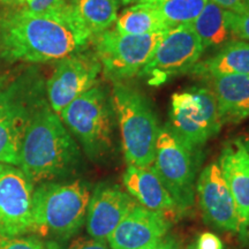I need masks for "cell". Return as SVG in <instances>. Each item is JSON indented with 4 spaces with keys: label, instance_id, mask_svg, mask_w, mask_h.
<instances>
[{
    "label": "cell",
    "instance_id": "17",
    "mask_svg": "<svg viewBox=\"0 0 249 249\" xmlns=\"http://www.w3.org/2000/svg\"><path fill=\"white\" fill-rule=\"evenodd\" d=\"M209 81L223 124H238L248 119L249 74L214 76Z\"/></svg>",
    "mask_w": 249,
    "mask_h": 249
},
{
    "label": "cell",
    "instance_id": "30",
    "mask_svg": "<svg viewBox=\"0 0 249 249\" xmlns=\"http://www.w3.org/2000/svg\"><path fill=\"white\" fill-rule=\"evenodd\" d=\"M142 249H181V244L174 236L166 235L161 240Z\"/></svg>",
    "mask_w": 249,
    "mask_h": 249
},
{
    "label": "cell",
    "instance_id": "27",
    "mask_svg": "<svg viewBox=\"0 0 249 249\" xmlns=\"http://www.w3.org/2000/svg\"><path fill=\"white\" fill-rule=\"evenodd\" d=\"M67 2V0H33L24 8L35 13H45V12L57 11Z\"/></svg>",
    "mask_w": 249,
    "mask_h": 249
},
{
    "label": "cell",
    "instance_id": "33",
    "mask_svg": "<svg viewBox=\"0 0 249 249\" xmlns=\"http://www.w3.org/2000/svg\"><path fill=\"white\" fill-rule=\"evenodd\" d=\"M120 5H133L136 4V2H141L144 1V0H119Z\"/></svg>",
    "mask_w": 249,
    "mask_h": 249
},
{
    "label": "cell",
    "instance_id": "15",
    "mask_svg": "<svg viewBox=\"0 0 249 249\" xmlns=\"http://www.w3.org/2000/svg\"><path fill=\"white\" fill-rule=\"evenodd\" d=\"M218 165L234 200L240 232L249 220V154L240 139L223 148Z\"/></svg>",
    "mask_w": 249,
    "mask_h": 249
},
{
    "label": "cell",
    "instance_id": "10",
    "mask_svg": "<svg viewBox=\"0 0 249 249\" xmlns=\"http://www.w3.org/2000/svg\"><path fill=\"white\" fill-rule=\"evenodd\" d=\"M102 64L95 52L81 51L58 60L46 82L49 107L59 114L74 99L97 85Z\"/></svg>",
    "mask_w": 249,
    "mask_h": 249
},
{
    "label": "cell",
    "instance_id": "24",
    "mask_svg": "<svg viewBox=\"0 0 249 249\" xmlns=\"http://www.w3.org/2000/svg\"><path fill=\"white\" fill-rule=\"evenodd\" d=\"M226 21L234 38L249 42V7L240 13L226 11Z\"/></svg>",
    "mask_w": 249,
    "mask_h": 249
},
{
    "label": "cell",
    "instance_id": "13",
    "mask_svg": "<svg viewBox=\"0 0 249 249\" xmlns=\"http://www.w3.org/2000/svg\"><path fill=\"white\" fill-rule=\"evenodd\" d=\"M138 204L124 189L112 183H99L90 195L86 227L90 238L107 241V238L126 214Z\"/></svg>",
    "mask_w": 249,
    "mask_h": 249
},
{
    "label": "cell",
    "instance_id": "26",
    "mask_svg": "<svg viewBox=\"0 0 249 249\" xmlns=\"http://www.w3.org/2000/svg\"><path fill=\"white\" fill-rule=\"evenodd\" d=\"M48 249H111L110 245L105 240H97V239H79L71 242L70 245L61 247L55 241H51L46 245Z\"/></svg>",
    "mask_w": 249,
    "mask_h": 249
},
{
    "label": "cell",
    "instance_id": "23",
    "mask_svg": "<svg viewBox=\"0 0 249 249\" xmlns=\"http://www.w3.org/2000/svg\"><path fill=\"white\" fill-rule=\"evenodd\" d=\"M170 28L192 23L209 0H148Z\"/></svg>",
    "mask_w": 249,
    "mask_h": 249
},
{
    "label": "cell",
    "instance_id": "12",
    "mask_svg": "<svg viewBox=\"0 0 249 249\" xmlns=\"http://www.w3.org/2000/svg\"><path fill=\"white\" fill-rule=\"evenodd\" d=\"M198 203L204 222L226 232L239 233L236 207L218 161L205 166L196 180Z\"/></svg>",
    "mask_w": 249,
    "mask_h": 249
},
{
    "label": "cell",
    "instance_id": "31",
    "mask_svg": "<svg viewBox=\"0 0 249 249\" xmlns=\"http://www.w3.org/2000/svg\"><path fill=\"white\" fill-rule=\"evenodd\" d=\"M239 235H240V240L244 242V244H249V220L246 224L244 229L239 232Z\"/></svg>",
    "mask_w": 249,
    "mask_h": 249
},
{
    "label": "cell",
    "instance_id": "4",
    "mask_svg": "<svg viewBox=\"0 0 249 249\" xmlns=\"http://www.w3.org/2000/svg\"><path fill=\"white\" fill-rule=\"evenodd\" d=\"M111 95L127 164L152 166L160 127L150 101L124 81L113 82Z\"/></svg>",
    "mask_w": 249,
    "mask_h": 249
},
{
    "label": "cell",
    "instance_id": "19",
    "mask_svg": "<svg viewBox=\"0 0 249 249\" xmlns=\"http://www.w3.org/2000/svg\"><path fill=\"white\" fill-rule=\"evenodd\" d=\"M197 34L202 46L205 50H219L230 40L235 39L227 26L226 11L214 4L207 2L203 11L191 23Z\"/></svg>",
    "mask_w": 249,
    "mask_h": 249
},
{
    "label": "cell",
    "instance_id": "1",
    "mask_svg": "<svg viewBox=\"0 0 249 249\" xmlns=\"http://www.w3.org/2000/svg\"><path fill=\"white\" fill-rule=\"evenodd\" d=\"M92 38L71 2L57 11L35 13L22 8L0 18V50L11 60L58 61L85 51Z\"/></svg>",
    "mask_w": 249,
    "mask_h": 249
},
{
    "label": "cell",
    "instance_id": "36",
    "mask_svg": "<svg viewBox=\"0 0 249 249\" xmlns=\"http://www.w3.org/2000/svg\"><path fill=\"white\" fill-rule=\"evenodd\" d=\"M67 1L71 2H71H74V1H75V0H67Z\"/></svg>",
    "mask_w": 249,
    "mask_h": 249
},
{
    "label": "cell",
    "instance_id": "34",
    "mask_svg": "<svg viewBox=\"0 0 249 249\" xmlns=\"http://www.w3.org/2000/svg\"><path fill=\"white\" fill-rule=\"evenodd\" d=\"M0 2L5 5H15V0H0Z\"/></svg>",
    "mask_w": 249,
    "mask_h": 249
},
{
    "label": "cell",
    "instance_id": "21",
    "mask_svg": "<svg viewBox=\"0 0 249 249\" xmlns=\"http://www.w3.org/2000/svg\"><path fill=\"white\" fill-rule=\"evenodd\" d=\"M74 9L92 36L111 29L116 24L119 0H75Z\"/></svg>",
    "mask_w": 249,
    "mask_h": 249
},
{
    "label": "cell",
    "instance_id": "32",
    "mask_svg": "<svg viewBox=\"0 0 249 249\" xmlns=\"http://www.w3.org/2000/svg\"><path fill=\"white\" fill-rule=\"evenodd\" d=\"M240 141L242 142V144H244L246 150H247L249 154V134L248 135H245V136H242V138H240Z\"/></svg>",
    "mask_w": 249,
    "mask_h": 249
},
{
    "label": "cell",
    "instance_id": "6",
    "mask_svg": "<svg viewBox=\"0 0 249 249\" xmlns=\"http://www.w3.org/2000/svg\"><path fill=\"white\" fill-rule=\"evenodd\" d=\"M198 150L193 149L174 132L170 124L160 127L152 166L163 180L179 211L194 204Z\"/></svg>",
    "mask_w": 249,
    "mask_h": 249
},
{
    "label": "cell",
    "instance_id": "8",
    "mask_svg": "<svg viewBox=\"0 0 249 249\" xmlns=\"http://www.w3.org/2000/svg\"><path fill=\"white\" fill-rule=\"evenodd\" d=\"M170 118L174 132L196 150L216 136L223 126L210 87H194L173 93Z\"/></svg>",
    "mask_w": 249,
    "mask_h": 249
},
{
    "label": "cell",
    "instance_id": "25",
    "mask_svg": "<svg viewBox=\"0 0 249 249\" xmlns=\"http://www.w3.org/2000/svg\"><path fill=\"white\" fill-rule=\"evenodd\" d=\"M0 249H48L37 236H6L0 234Z\"/></svg>",
    "mask_w": 249,
    "mask_h": 249
},
{
    "label": "cell",
    "instance_id": "5",
    "mask_svg": "<svg viewBox=\"0 0 249 249\" xmlns=\"http://www.w3.org/2000/svg\"><path fill=\"white\" fill-rule=\"evenodd\" d=\"M59 117L91 160H104L113 152L117 118L107 87H92L67 105Z\"/></svg>",
    "mask_w": 249,
    "mask_h": 249
},
{
    "label": "cell",
    "instance_id": "18",
    "mask_svg": "<svg viewBox=\"0 0 249 249\" xmlns=\"http://www.w3.org/2000/svg\"><path fill=\"white\" fill-rule=\"evenodd\" d=\"M189 73L208 80L220 75L249 74V42L230 40L213 55L198 61Z\"/></svg>",
    "mask_w": 249,
    "mask_h": 249
},
{
    "label": "cell",
    "instance_id": "7",
    "mask_svg": "<svg viewBox=\"0 0 249 249\" xmlns=\"http://www.w3.org/2000/svg\"><path fill=\"white\" fill-rule=\"evenodd\" d=\"M166 31L126 35L108 29L93 36L95 53L101 61L103 73L112 82H121L140 75Z\"/></svg>",
    "mask_w": 249,
    "mask_h": 249
},
{
    "label": "cell",
    "instance_id": "20",
    "mask_svg": "<svg viewBox=\"0 0 249 249\" xmlns=\"http://www.w3.org/2000/svg\"><path fill=\"white\" fill-rule=\"evenodd\" d=\"M114 26V30L126 35H148L170 29L160 12L148 0L124 9L118 15Z\"/></svg>",
    "mask_w": 249,
    "mask_h": 249
},
{
    "label": "cell",
    "instance_id": "22",
    "mask_svg": "<svg viewBox=\"0 0 249 249\" xmlns=\"http://www.w3.org/2000/svg\"><path fill=\"white\" fill-rule=\"evenodd\" d=\"M30 118L0 111V163L18 166V155L24 130Z\"/></svg>",
    "mask_w": 249,
    "mask_h": 249
},
{
    "label": "cell",
    "instance_id": "11",
    "mask_svg": "<svg viewBox=\"0 0 249 249\" xmlns=\"http://www.w3.org/2000/svg\"><path fill=\"white\" fill-rule=\"evenodd\" d=\"M34 183L20 167L0 163V234L33 233Z\"/></svg>",
    "mask_w": 249,
    "mask_h": 249
},
{
    "label": "cell",
    "instance_id": "3",
    "mask_svg": "<svg viewBox=\"0 0 249 249\" xmlns=\"http://www.w3.org/2000/svg\"><path fill=\"white\" fill-rule=\"evenodd\" d=\"M90 195L89 186L81 180L39 183L33 195V233L71 239L85 225Z\"/></svg>",
    "mask_w": 249,
    "mask_h": 249
},
{
    "label": "cell",
    "instance_id": "28",
    "mask_svg": "<svg viewBox=\"0 0 249 249\" xmlns=\"http://www.w3.org/2000/svg\"><path fill=\"white\" fill-rule=\"evenodd\" d=\"M194 245L196 249H224V245L219 236L210 232L202 233Z\"/></svg>",
    "mask_w": 249,
    "mask_h": 249
},
{
    "label": "cell",
    "instance_id": "14",
    "mask_svg": "<svg viewBox=\"0 0 249 249\" xmlns=\"http://www.w3.org/2000/svg\"><path fill=\"white\" fill-rule=\"evenodd\" d=\"M172 223L165 213L136 204L107 238L111 249H142L161 240Z\"/></svg>",
    "mask_w": 249,
    "mask_h": 249
},
{
    "label": "cell",
    "instance_id": "35",
    "mask_svg": "<svg viewBox=\"0 0 249 249\" xmlns=\"http://www.w3.org/2000/svg\"><path fill=\"white\" fill-rule=\"evenodd\" d=\"M187 249H196V247H195V245H194V244H192V245L189 246V247L187 248Z\"/></svg>",
    "mask_w": 249,
    "mask_h": 249
},
{
    "label": "cell",
    "instance_id": "9",
    "mask_svg": "<svg viewBox=\"0 0 249 249\" xmlns=\"http://www.w3.org/2000/svg\"><path fill=\"white\" fill-rule=\"evenodd\" d=\"M204 49L191 23L170 28L140 76L150 86H160L170 77L189 73L200 61Z\"/></svg>",
    "mask_w": 249,
    "mask_h": 249
},
{
    "label": "cell",
    "instance_id": "2",
    "mask_svg": "<svg viewBox=\"0 0 249 249\" xmlns=\"http://www.w3.org/2000/svg\"><path fill=\"white\" fill-rule=\"evenodd\" d=\"M81 161V151L59 114L48 104L30 118L18 155V166L30 181L43 183L73 173Z\"/></svg>",
    "mask_w": 249,
    "mask_h": 249
},
{
    "label": "cell",
    "instance_id": "29",
    "mask_svg": "<svg viewBox=\"0 0 249 249\" xmlns=\"http://www.w3.org/2000/svg\"><path fill=\"white\" fill-rule=\"evenodd\" d=\"M223 9L233 13H240L249 7V0H211Z\"/></svg>",
    "mask_w": 249,
    "mask_h": 249
},
{
    "label": "cell",
    "instance_id": "16",
    "mask_svg": "<svg viewBox=\"0 0 249 249\" xmlns=\"http://www.w3.org/2000/svg\"><path fill=\"white\" fill-rule=\"evenodd\" d=\"M124 191L147 209L165 213H177L176 202L154 166L127 167L123 176Z\"/></svg>",
    "mask_w": 249,
    "mask_h": 249
}]
</instances>
